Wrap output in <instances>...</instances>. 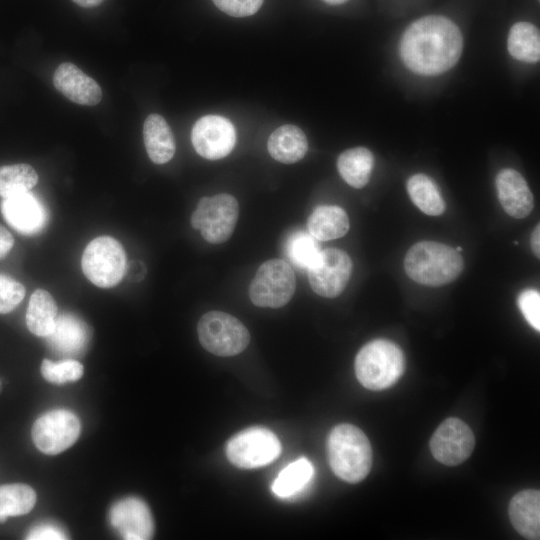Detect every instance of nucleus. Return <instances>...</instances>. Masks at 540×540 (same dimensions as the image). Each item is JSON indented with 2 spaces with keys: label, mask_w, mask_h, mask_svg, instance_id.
<instances>
[{
  "label": "nucleus",
  "mask_w": 540,
  "mask_h": 540,
  "mask_svg": "<svg viewBox=\"0 0 540 540\" xmlns=\"http://www.w3.org/2000/svg\"><path fill=\"white\" fill-rule=\"evenodd\" d=\"M463 37L457 25L441 15H428L403 33L400 55L405 65L422 75H436L451 69L459 60Z\"/></svg>",
  "instance_id": "1"
},
{
  "label": "nucleus",
  "mask_w": 540,
  "mask_h": 540,
  "mask_svg": "<svg viewBox=\"0 0 540 540\" xmlns=\"http://www.w3.org/2000/svg\"><path fill=\"white\" fill-rule=\"evenodd\" d=\"M327 453L334 474L348 483L362 481L372 466V448L362 430L352 424L335 426L327 440Z\"/></svg>",
  "instance_id": "2"
},
{
  "label": "nucleus",
  "mask_w": 540,
  "mask_h": 540,
  "mask_svg": "<svg viewBox=\"0 0 540 540\" xmlns=\"http://www.w3.org/2000/svg\"><path fill=\"white\" fill-rule=\"evenodd\" d=\"M407 275L417 283L440 286L454 281L464 267L460 252L435 241L414 244L404 260Z\"/></svg>",
  "instance_id": "3"
},
{
  "label": "nucleus",
  "mask_w": 540,
  "mask_h": 540,
  "mask_svg": "<svg viewBox=\"0 0 540 540\" xmlns=\"http://www.w3.org/2000/svg\"><path fill=\"white\" fill-rule=\"evenodd\" d=\"M405 370L402 350L385 339L365 344L355 358L358 381L367 389L378 391L393 386Z\"/></svg>",
  "instance_id": "4"
},
{
  "label": "nucleus",
  "mask_w": 540,
  "mask_h": 540,
  "mask_svg": "<svg viewBox=\"0 0 540 540\" xmlns=\"http://www.w3.org/2000/svg\"><path fill=\"white\" fill-rule=\"evenodd\" d=\"M81 267L84 275L95 286L111 288L126 273V253L121 243L111 236H99L86 246Z\"/></svg>",
  "instance_id": "5"
},
{
  "label": "nucleus",
  "mask_w": 540,
  "mask_h": 540,
  "mask_svg": "<svg viewBox=\"0 0 540 540\" xmlns=\"http://www.w3.org/2000/svg\"><path fill=\"white\" fill-rule=\"evenodd\" d=\"M197 332L203 348L221 357L241 353L250 342V334L244 324L222 311L205 313L198 322Z\"/></svg>",
  "instance_id": "6"
},
{
  "label": "nucleus",
  "mask_w": 540,
  "mask_h": 540,
  "mask_svg": "<svg viewBox=\"0 0 540 540\" xmlns=\"http://www.w3.org/2000/svg\"><path fill=\"white\" fill-rule=\"evenodd\" d=\"M239 205L234 196L226 193L203 197L191 215V226L201 232L209 243L227 241L237 224Z\"/></svg>",
  "instance_id": "7"
},
{
  "label": "nucleus",
  "mask_w": 540,
  "mask_h": 540,
  "mask_svg": "<svg viewBox=\"0 0 540 540\" xmlns=\"http://www.w3.org/2000/svg\"><path fill=\"white\" fill-rule=\"evenodd\" d=\"M296 278L291 265L283 259L265 261L249 286V297L258 307L280 308L294 295Z\"/></svg>",
  "instance_id": "8"
},
{
  "label": "nucleus",
  "mask_w": 540,
  "mask_h": 540,
  "mask_svg": "<svg viewBox=\"0 0 540 540\" xmlns=\"http://www.w3.org/2000/svg\"><path fill=\"white\" fill-rule=\"evenodd\" d=\"M281 453L278 437L264 427H250L235 434L226 445V456L236 467L254 469L266 466Z\"/></svg>",
  "instance_id": "9"
},
{
  "label": "nucleus",
  "mask_w": 540,
  "mask_h": 540,
  "mask_svg": "<svg viewBox=\"0 0 540 540\" xmlns=\"http://www.w3.org/2000/svg\"><path fill=\"white\" fill-rule=\"evenodd\" d=\"M80 430V421L75 414L57 409L43 414L35 421L32 439L42 453L56 455L76 442Z\"/></svg>",
  "instance_id": "10"
},
{
  "label": "nucleus",
  "mask_w": 540,
  "mask_h": 540,
  "mask_svg": "<svg viewBox=\"0 0 540 540\" xmlns=\"http://www.w3.org/2000/svg\"><path fill=\"white\" fill-rule=\"evenodd\" d=\"M307 271L312 290L319 296L334 298L344 291L350 279L352 261L345 251L328 248L320 252Z\"/></svg>",
  "instance_id": "11"
},
{
  "label": "nucleus",
  "mask_w": 540,
  "mask_h": 540,
  "mask_svg": "<svg viewBox=\"0 0 540 540\" xmlns=\"http://www.w3.org/2000/svg\"><path fill=\"white\" fill-rule=\"evenodd\" d=\"M475 438L470 427L462 420L450 417L435 430L430 440L433 457L447 466L464 462L472 453Z\"/></svg>",
  "instance_id": "12"
},
{
  "label": "nucleus",
  "mask_w": 540,
  "mask_h": 540,
  "mask_svg": "<svg viewBox=\"0 0 540 540\" xmlns=\"http://www.w3.org/2000/svg\"><path fill=\"white\" fill-rule=\"evenodd\" d=\"M195 151L203 158L217 160L234 148L236 132L233 124L219 115H206L196 121L191 132Z\"/></svg>",
  "instance_id": "13"
},
{
  "label": "nucleus",
  "mask_w": 540,
  "mask_h": 540,
  "mask_svg": "<svg viewBox=\"0 0 540 540\" xmlns=\"http://www.w3.org/2000/svg\"><path fill=\"white\" fill-rule=\"evenodd\" d=\"M109 521L126 540H147L154 533L150 509L137 497H127L115 503L109 511Z\"/></svg>",
  "instance_id": "14"
},
{
  "label": "nucleus",
  "mask_w": 540,
  "mask_h": 540,
  "mask_svg": "<svg viewBox=\"0 0 540 540\" xmlns=\"http://www.w3.org/2000/svg\"><path fill=\"white\" fill-rule=\"evenodd\" d=\"M0 209L5 221L23 235H34L47 223L46 208L30 191L3 198Z\"/></svg>",
  "instance_id": "15"
},
{
  "label": "nucleus",
  "mask_w": 540,
  "mask_h": 540,
  "mask_svg": "<svg viewBox=\"0 0 540 540\" xmlns=\"http://www.w3.org/2000/svg\"><path fill=\"white\" fill-rule=\"evenodd\" d=\"M53 84L66 98L80 105L94 106L102 99L100 85L69 62H64L56 68Z\"/></svg>",
  "instance_id": "16"
},
{
  "label": "nucleus",
  "mask_w": 540,
  "mask_h": 540,
  "mask_svg": "<svg viewBox=\"0 0 540 540\" xmlns=\"http://www.w3.org/2000/svg\"><path fill=\"white\" fill-rule=\"evenodd\" d=\"M89 338L86 323L72 313L57 316L52 332L46 336L50 349L63 357L80 355L86 349Z\"/></svg>",
  "instance_id": "17"
},
{
  "label": "nucleus",
  "mask_w": 540,
  "mask_h": 540,
  "mask_svg": "<svg viewBox=\"0 0 540 540\" xmlns=\"http://www.w3.org/2000/svg\"><path fill=\"white\" fill-rule=\"evenodd\" d=\"M496 188L499 201L509 216L522 219L533 210V194L525 179L516 170H501L496 177Z\"/></svg>",
  "instance_id": "18"
},
{
  "label": "nucleus",
  "mask_w": 540,
  "mask_h": 540,
  "mask_svg": "<svg viewBox=\"0 0 540 540\" xmlns=\"http://www.w3.org/2000/svg\"><path fill=\"white\" fill-rule=\"evenodd\" d=\"M509 518L516 531L531 540L540 536V492L526 489L513 496L509 504Z\"/></svg>",
  "instance_id": "19"
},
{
  "label": "nucleus",
  "mask_w": 540,
  "mask_h": 540,
  "mask_svg": "<svg viewBox=\"0 0 540 540\" xmlns=\"http://www.w3.org/2000/svg\"><path fill=\"white\" fill-rule=\"evenodd\" d=\"M143 139L150 160L164 164L175 154V140L166 120L159 114H150L144 121Z\"/></svg>",
  "instance_id": "20"
},
{
  "label": "nucleus",
  "mask_w": 540,
  "mask_h": 540,
  "mask_svg": "<svg viewBox=\"0 0 540 540\" xmlns=\"http://www.w3.org/2000/svg\"><path fill=\"white\" fill-rule=\"evenodd\" d=\"M308 149L304 132L295 125H282L272 132L268 151L275 160L291 164L301 160Z\"/></svg>",
  "instance_id": "21"
},
{
  "label": "nucleus",
  "mask_w": 540,
  "mask_h": 540,
  "mask_svg": "<svg viewBox=\"0 0 540 540\" xmlns=\"http://www.w3.org/2000/svg\"><path fill=\"white\" fill-rule=\"evenodd\" d=\"M308 232L318 241H328L344 236L349 230L346 212L333 205L318 206L307 220Z\"/></svg>",
  "instance_id": "22"
},
{
  "label": "nucleus",
  "mask_w": 540,
  "mask_h": 540,
  "mask_svg": "<svg viewBox=\"0 0 540 540\" xmlns=\"http://www.w3.org/2000/svg\"><path fill=\"white\" fill-rule=\"evenodd\" d=\"M57 313V304L52 295L44 289H36L26 311L27 328L36 336L46 337L54 328Z\"/></svg>",
  "instance_id": "23"
},
{
  "label": "nucleus",
  "mask_w": 540,
  "mask_h": 540,
  "mask_svg": "<svg viewBox=\"0 0 540 540\" xmlns=\"http://www.w3.org/2000/svg\"><path fill=\"white\" fill-rule=\"evenodd\" d=\"M374 157L364 147L351 148L340 154L337 168L341 177L352 187H364L370 178Z\"/></svg>",
  "instance_id": "24"
},
{
  "label": "nucleus",
  "mask_w": 540,
  "mask_h": 540,
  "mask_svg": "<svg viewBox=\"0 0 540 540\" xmlns=\"http://www.w3.org/2000/svg\"><path fill=\"white\" fill-rule=\"evenodd\" d=\"M314 475L312 463L302 457L288 464L276 477L271 489L279 498H291L302 493Z\"/></svg>",
  "instance_id": "25"
},
{
  "label": "nucleus",
  "mask_w": 540,
  "mask_h": 540,
  "mask_svg": "<svg viewBox=\"0 0 540 540\" xmlns=\"http://www.w3.org/2000/svg\"><path fill=\"white\" fill-rule=\"evenodd\" d=\"M507 47L517 60L536 63L540 58V35L538 28L529 22L515 23L508 35Z\"/></svg>",
  "instance_id": "26"
},
{
  "label": "nucleus",
  "mask_w": 540,
  "mask_h": 540,
  "mask_svg": "<svg viewBox=\"0 0 540 540\" xmlns=\"http://www.w3.org/2000/svg\"><path fill=\"white\" fill-rule=\"evenodd\" d=\"M407 192L413 203L425 214L441 215L445 202L435 182L425 174H415L407 181Z\"/></svg>",
  "instance_id": "27"
},
{
  "label": "nucleus",
  "mask_w": 540,
  "mask_h": 540,
  "mask_svg": "<svg viewBox=\"0 0 540 540\" xmlns=\"http://www.w3.org/2000/svg\"><path fill=\"white\" fill-rule=\"evenodd\" d=\"M36 503L35 491L26 484L13 483L0 486V522L10 516L30 512Z\"/></svg>",
  "instance_id": "28"
},
{
  "label": "nucleus",
  "mask_w": 540,
  "mask_h": 540,
  "mask_svg": "<svg viewBox=\"0 0 540 540\" xmlns=\"http://www.w3.org/2000/svg\"><path fill=\"white\" fill-rule=\"evenodd\" d=\"M284 252L298 269L308 270L319 256L321 249L318 240L309 232L299 230L287 237Z\"/></svg>",
  "instance_id": "29"
},
{
  "label": "nucleus",
  "mask_w": 540,
  "mask_h": 540,
  "mask_svg": "<svg viewBox=\"0 0 540 540\" xmlns=\"http://www.w3.org/2000/svg\"><path fill=\"white\" fill-rule=\"evenodd\" d=\"M38 182L34 168L25 163L0 166V197L30 191Z\"/></svg>",
  "instance_id": "30"
},
{
  "label": "nucleus",
  "mask_w": 540,
  "mask_h": 540,
  "mask_svg": "<svg viewBox=\"0 0 540 540\" xmlns=\"http://www.w3.org/2000/svg\"><path fill=\"white\" fill-rule=\"evenodd\" d=\"M84 372L83 365L74 359L53 362L44 359L41 364L43 378L54 384H65L79 380Z\"/></svg>",
  "instance_id": "31"
},
{
  "label": "nucleus",
  "mask_w": 540,
  "mask_h": 540,
  "mask_svg": "<svg viewBox=\"0 0 540 540\" xmlns=\"http://www.w3.org/2000/svg\"><path fill=\"white\" fill-rule=\"evenodd\" d=\"M25 287L17 280L0 274V314L13 311L25 297Z\"/></svg>",
  "instance_id": "32"
},
{
  "label": "nucleus",
  "mask_w": 540,
  "mask_h": 540,
  "mask_svg": "<svg viewBox=\"0 0 540 540\" xmlns=\"http://www.w3.org/2000/svg\"><path fill=\"white\" fill-rule=\"evenodd\" d=\"M518 306L526 321L540 330V294L535 289H526L519 294Z\"/></svg>",
  "instance_id": "33"
},
{
  "label": "nucleus",
  "mask_w": 540,
  "mask_h": 540,
  "mask_svg": "<svg viewBox=\"0 0 540 540\" xmlns=\"http://www.w3.org/2000/svg\"><path fill=\"white\" fill-rule=\"evenodd\" d=\"M214 4L233 17H246L256 13L263 0H213Z\"/></svg>",
  "instance_id": "34"
},
{
  "label": "nucleus",
  "mask_w": 540,
  "mask_h": 540,
  "mask_svg": "<svg viewBox=\"0 0 540 540\" xmlns=\"http://www.w3.org/2000/svg\"><path fill=\"white\" fill-rule=\"evenodd\" d=\"M26 538L29 540H59L67 539V535L55 525L41 524L30 530Z\"/></svg>",
  "instance_id": "35"
},
{
  "label": "nucleus",
  "mask_w": 540,
  "mask_h": 540,
  "mask_svg": "<svg viewBox=\"0 0 540 540\" xmlns=\"http://www.w3.org/2000/svg\"><path fill=\"white\" fill-rule=\"evenodd\" d=\"M146 270L147 269L144 263L133 261L128 268H126L128 280L132 282L141 281L147 272Z\"/></svg>",
  "instance_id": "36"
},
{
  "label": "nucleus",
  "mask_w": 540,
  "mask_h": 540,
  "mask_svg": "<svg viewBox=\"0 0 540 540\" xmlns=\"http://www.w3.org/2000/svg\"><path fill=\"white\" fill-rule=\"evenodd\" d=\"M14 239L11 233L0 225V259L4 258L12 249Z\"/></svg>",
  "instance_id": "37"
},
{
  "label": "nucleus",
  "mask_w": 540,
  "mask_h": 540,
  "mask_svg": "<svg viewBox=\"0 0 540 540\" xmlns=\"http://www.w3.org/2000/svg\"><path fill=\"white\" fill-rule=\"evenodd\" d=\"M539 241H540V226L539 224L536 226V228L534 229L533 233H532V236H531V245H532V250L535 254V256H537L539 258L540 256V244H539Z\"/></svg>",
  "instance_id": "38"
},
{
  "label": "nucleus",
  "mask_w": 540,
  "mask_h": 540,
  "mask_svg": "<svg viewBox=\"0 0 540 540\" xmlns=\"http://www.w3.org/2000/svg\"><path fill=\"white\" fill-rule=\"evenodd\" d=\"M77 5L84 8H92L100 5L103 0H72Z\"/></svg>",
  "instance_id": "39"
},
{
  "label": "nucleus",
  "mask_w": 540,
  "mask_h": 540,
  "mask_svg": "<svg viewBox=\"0 0 540 540\" xmlns=\"http://www.w3.org/2000/svg\"><path fill=\"white\" fill-rule=\"evenodd\" d=\"M323 1L331 5H339V4L345 3L348 0H323Z\"/></svg>",
  "instance_id": "40"
},
{
  "label": "nucleus",
  "mask_w": 540,
  "mask_h": 540,
  "mask_svg": "<svg viewBox=\"0 0 540 540\" xmlns=\"http://www.w3.org/2000/svg\"><path fill=\"white\" fill-rule=\"evenodd\" d=\"M456 251L461 252L462 248L458 246V247H456Z\"/></svg>",
  "instance_id": "41"
},
{
  "label": "nucleus",
  "mask_w": 540,
  "mask_h": 540,
  "mask_svg": "<svg viewBox=\"0 0 540 540\" xmlns=\"http://www.w3.org/2000/svg\"><path fill=\"white\" fill-rule=\"evenodd\" d=\"M1 389H2V382H1V380H0V391H1Z\"/></svg>",
  "instance_id": "42"
}]
</instances>
